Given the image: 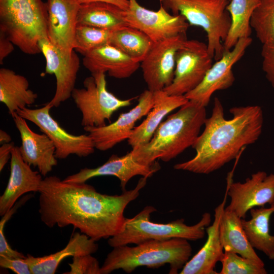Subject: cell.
<instances>
[{"label": "cell", "mask_w": 274, "mask_h": 274, "mask_svg": "<svg viewBox=\"0 0 274 274\" xmlns=\"http://www.w3.org/2000/svg\"><path fill=\"white\" fill-rule=\"evenodd\" d=\"M147 179L142 177L134 189L120 195H108L86 182L70 183L56 176L47 177L38 191L41 220L49 228L72 225L95 241L109 238L123 230L124 210L139 196Z\"/></svg>", "instance_id": "obj_1"}, {"label": "cell", "mask_w": 274, "mask_h": 274, "mask_svg": "<svg viewBox=\"0 0 274 274\" xmlns=\"http://www.w3.org/2000/svg\"><path fill=\"white\" fill-rule=\"evenodd\" d=\"M229 112L232 118L227 120L221 101L215 98L212 114L206 119L202 132L192 146L195 155L175 164V169L209 174L235 159L243 148L258 140L264 122L261 107H235Z\"/></svg>", "instance_id": "obj_2"}, {"label": "cell", "mask_w": 274, "mask_h": 274, "mask_svg": "<svg viewBox=\"0 0 274 274\" xmlns=\"http://www.w3.org/2000/svg\"><path fill=\"white\" fill-rule=\"evenodd\" d=\"M207 118L206 107L188 100L160 123L148 143L132 149L133 158L147 166L171 160L193 146Z\"/></svg>", "instance_id": "obj_3"}, {"label": "cell", "mask_w": 274, "mask_h": 274, "mask_svg": "<svg viewBox=\"0 0 274 274\" xmlns=\"http://www.w3.org/2000/svg\"><path fill=\"white\" fill-rule=\"evenodd\" d=\"M191 253L188 241L182 238L149 240L134 247L116 246L107 255L100 273L109 274L119 269L129 273L139 266L156 268L169 264V273L177 274L189 260Z\"/></svg>", "instance_id": "obj_4"}, {"label": "cell", "mask_w": 274, "mask_h": 274, "mask_svg": "<svg viewBox=\"0 0 274 274\" xmlns=\"http://www.w3.org/2000/svg\"><path fill=\"white\" fill-rule=\"evenodd\" d=\"M47 19L42 0H0V31L25 54L41 53L40 41L48 40Z\"/></svg>", "instance_id": "obj_5"}, {"label": "cell", "mask_w": 274, "mask_h": 274, "mask_svg": "<svg viewBox=\"0 0 274 274\" xmlns=\"http://www.w3.org/2000/svg\"><path fill=\"white\" fill-rule=\"evenodd\" d=\"M156 211L153 206H146L131 218H126L123 230L110 237L108 243L113 248L130 244L136 245L149 240L165 241L182 238L196 241L203 238L206 228L210 225L211 215L209 213L202 215L200 220L195 225L189 226L184 219L167 223L151 222V214Z\"/></svg>", "instance_id": "obj_6"}, {"label": "cell", "mask_w": 274, "mask_h": 274, "mask_svg": "<svg viewBox=\"0 0 274 274\" xmlns=\"http://www.w3.org/2000/svg\"><path fill=\"white\" fill-rule=\"evenodd\" d=\"M174 15L180 14L190 25L200 27L206 31L210 55L216 61L225 51L222 42L231 25V18L226 7L227 0H159Z\"/></svg>", "instance_id": "obj_7"}, {"label": "cell", "mask_w": 274, "mask_h": 274, "mask_svg": "<svg viewBox=\"0 0 274 274\" xmlns=\"http://www.w3.org/2000/svg\"><path fill=\"white\" fill-rule=\"evenodd\" d=\"M84 88H75L72 97L82 114L81 125L101 127L106 125L113 114L129 106L134 98L122 99L107 88L105 73H96L85 79Z\"/></svg>", "instance_id": "obj_8"}, {"label": "cell", "mask_w": 274, "mask_h": 274, "mask_svg": "<svg viewBox=\"0 0 274 274\" xmlns=\"http://www.w3.org/2000/svg\"><path fill=\"white\" fill-rule=\"evenodd\" d=\"M53 107L48 102L43 107L35 109L27 107L17 113L36 125L46 134L55 147L57 159L66 158L70 155L85 157L94 153L95 149L92 138L88 134L74 135L66 131L51 115Z\"/></svg>", "instance_id": "obj_9"}, {"label": "cell", "mask_w": 274, "mask_h": 274, "mask_svg": "<svg viewBox=\"0 0 274 274\" xmlns=\"http://www.w3.org/2000/svg\"><path fill=\"white\" fill-rule=\"evenodd\" d=\"M207 44L196 40H186L176 54L174 78L164 90L172 95H184L203 80L213 65Z\"/></svg>", "instance_id": "obj_10"}, {"label": "cell", "mask_w": 274, "mask_h": 274, "mask_svg": "<svg viewBox=\"0 0 274 274\" xmlns=\"http://www.w3.org/2000/svg\"><path fill=\"white\" fill-rule=\"evenodd\" d=\"M124 10L126 24L147 35L154 43L186 33L189 24L181 15H172L160 4L157 11L146 9L136 0H128Z\"/></svg>", "instance_id": "obj_11"}, {"label": "cell", "mask_w": 274, "mask_h": 274, "mask_svg": "<svg viewBox=\"0 0 274 274\" xmlns=\"http://www.w3.org/2000/svg\"><path fill=\"white\" fill-rule=\"evenodd\" d=\"M252 42L250 37L242 38L232 49L225 50L222 57L213 64L201 82L185 94V97L201 106H208L214 92L228 89L233 85L235 81L233 66L244 56Z\"/></svg>", "instance_id": "obj_12"}, {"label": "cell", "mask_w": 274, "mask_h": 274, "mask_svg": "<svg viewBox=\"0 0 274 274\" xmlns=\"http://www.w3.org/2000/svg\"><path fill=\"white\" fill-rule=\"evenodd\" d=\"M186 40V34L183 33L154 43L140 64L149 90H162L172 84L176 52Z\"/></svg>", "instance_id": "obj_13"}, {"label": "cell", "mask_w": 274, "mask_h": 274, "mask_svg": "<svg viewBox=\"0 0 274 274\" xmlns=\"http://www.w3.org/2000/svg\"><path fill=\"white\" fill-rule=\"evenodd\" d=\"M226 190L230 201L225 209L245 219L251 209L274 202V174L258 171L243 183L233 182L230 179Z\"/></svg>", "instance_id": "obj_14"}, {"label": "cell", "mask_w": 274, "mask_h": 274, "mask_svg": "<svg viewBox=\"0 0 274 274\" xmlns=\"http://www.w3.org/2000/svg\"><path fill=\"white\" fill-rule=\"evenodd\" d=\"M138 104L129 111L123 113L113 123L101 127H85L84 130L92 138L95 149L104 151L128 140L135 123L147 116L154 105L153 92L148 89L139 96Z\"/></svg>", "instance_id": "obj_15"}, {"label": "cell", "mask_w": 274, "mask_h": 274, "mask_svg": "<svg viewBox=\"0 0 274 274\" xmlns=\"http://www.w3.org/2000/svg\"><path fill=\"white\" fill-rule=\"evenodd\" d=\"M40 47L46 60L45 73L54 74L56 81L55 94L49 102L53 107H58L72 96L80 68V59L75 50L70 54L65 53L48 39L41 40Z\"/></svg>", "instance_id": "obj_16"}, {"label": "cell", "mask_w": 274, "mask_h": 274, "mask_svg": "<svg viewBox=\"0 0 274 274\" xmlns=\"http://www.w3.org/2000/svg\"><path fill=\"white\" fill-rule=\"evenodd\" d=\"M48 40L63 52L74 50L75 37L80 7L75 0H47Z\"/></svg>", "instance_id": "obj_17"}, {"label": "cell", "mask_w": 274, "mask_h": 274, "mask_svg": "<svg viewBox=\"0 0 274 274\" xmlns=\"http://www.w3.org/2000/svg\"><path fill=\"white\" fill-rule=\"evenodd\" d=\"M160 168L155 162L151 166L141 164L133 158L130 152L125 155L119 156L113 154L103 164L93 168H84L79 172L70 175L63 180L70 183H85L88 180L98 176H113L120 182L122 191H126L128 182L135 176L150 178Z\"/></svg>", "instance_id": "obj_18"}, {"label": "cell", "mask_w": 274, "mask_h": 274, "mask_svg": "<svg viewBox=\"0 0 274 274\" xmlns=\"http://www.w3.org/2000/svg\"><path fill=\"white\" fill-rule=\"evenodd\" d=\"M12 117L20 135L19 150L22 159L29 165L37 167L40 173L46 176L57 164L53 143L46 134L32 131L26 120L17 113Z\"/></svg>", "instance_id": "obj_19"}, {"label": "cell", "mask_w": 274, "mask_h": 274, "mask_svg": "<svg viewBox=\"0 0 274 274\" xmlns=\"http://www.w3.org/2000/svg\"><path fill=\"white\" fill-rule=\"evenodd\" d=\"M10 174L8 184L0 197V215L4 216L22 195L38 192L42 175L33 170L21 156L19 147L14 146L10 158Z\"/></svg>", "instance_id": "obj_20"}, {"label": "cell", "mask_w": 274, "mask_h": 274, "mask_svg": "<svg viewBox=\"0 0 274 274\" xmlns=\"http://www.w3.org/2000/svg\"><path fill=\"white\" fill-rule=\"evenodd\" d=\"M227 192L226 190L222 202L215 209L214 220L206 228L207 239L199 251L185 264L180 274H218L215 267L224 255L221 244L219 226L220 219L225 209Z\"/></svg>", "instance_id": "obj_21"}, {"label": "cell", "mask_w": 274, "mask_h": 274, "mask_svg": "<svg viewBox=\"0 0 274 274\" xmlns=\"http://www.w3.org/2000/svg\"><path fill=\"white\" fill-rule=\"evenodd\" d=\"M82 63L91 74L107 73L110 77L119 79L130 77L141 64L110 44L87 52L83 55Z\"/></svg>", "instance_id": "obj_22"}, {"label": "cell", "mask_w": 274, "mask_h": 274, "mask_svg": "<svg viewBox=\"0 0 274 274\" xmlns=\"http://www.w3.org/2000/svg\"><path fill=\"white\" fill-rule=\"evenodd\" d=\"M154 105L146 119L135 127L127 140L132 149L148 143L155 131L169 113L188 101L184 95H172L164 90L153 92Z\"/></svg>", "instance_id": "obj_23"}, {"label": "cell", "mask_w": 274, "mask_h": 274, "mask_svg": "<svg viewBox=\"0 0 274 274\" xmlns=\"http://www.w3.org/2000/svg\"><path fill=\"white\" fill-rule=\"evenodd\" d=\"M95 242L85 234L76 232L60 251L43 257L27 255L25 259L32 274H54L65 258L95 253L98 248Z\"/></svg>", "instance_id": "obj_24"}, {"label": "cell", "mask_w": 274, "mask_h": 274, "mask_svg": "<svg viewBox=\"0 0 274 274\" xmlns=\"http://www.w3.org/2000/svg\"><path fill=\"white\" fill-rule=\"evenodd\" d=\"M242 218L224 209L220 221L219 233L224 250H230L264 266L262 259L250 244L242 225Z\"/></svg>", "instance_id": "obj_25"}, {"label": "cell", "mask_w": 274, "mask_h": 274, "mask_svg": "<svg viewBox=\"0 0 274 274\" xmlns=\"http://www.w3.org/2000/svg\"><path fill=\"white\" fill-rule=\"evenodd\" d=\"M28 87L24 76L9 68L0 69V101L7 107L11 116L35 102L38 94Z\"/></svg>", "instance_id": "obj_26"}, {"label": "cell", "mask_w": 274, "mask_h": 274, "mask_svg": "<svg viewBox=\"0 0 274 274\" xmlns=\"http://www.w3.org/2000/svg\"><path fill=\"white\" fill-rule=\"evenodd\" d=\"M269 208L251 209V218L242 219V225L248 239L254 249L263 253L269 259L274 260V235L269 233V220L274 213V202Z\"/></svg>", "instance_id": "obj_27"}, {"label": "cell", "mask_w": 274, "mask_h": 274, "mask_svg": "<svg viewBox=\"0 0 274 274\" xmlns=\"http://www.w3.org/2000/svg\"><path fill=\"white\" fill-rule=\"evenodd\" d=\"M124 12V10L117 6L103 2L80 5L78 24L114 30L127 25Z\"/></svg>", "instance_id": "obj_28"}, {"label": "cell", "mask_w": 274, "mask_h": 274, "mask_svg": "<svg viewBox=\"0 0 274 274\" xmlns=\"http://www.w3.org/2000/svg\"><path fill=\"white\" fill-rule=\"evenodd\" d=\"M261 0H230L226 7L231 18V25L227 37L223 43L225 50H229L237 41L250 37L252 28V15L260 4Z\"/></svg>", "instance_id": "obj_29"}, {"label": "cell", "mask_w": 274, "mask_h": 274, "mask_svg": "<svg viewBox=\"0 0 274 274\" xmlns=\"http://www.w3.org/2000/svg\"><path fill=\"white\" fill-rule=\"evenodd\" d=\"M154 43L143 31L126 25L112 31L109 44L141 63Z\"/></svg>", "instance_id": "obj_30"}, {"label": "cell", "mask_w": 274, "mask_h": 274, "mask_svg": "<svg viewBox=\"0 0 274 274\" xmlns=\"http://www.w3.org/2000/svg\"><path fill=\"white\" fill-rule=\"evenodd\" d=\"M250 26L262 44L274 40V0H261L252 15Z\"/></svg>", "instance_id": "obj_31"}, {"label": "cell", "mask_w": 274, "mask_h": 274, "mask_svg": "<svg viewBox=\"0 0 274 274\" xmlns=\"http://www.w3.org/2000/svg\"><path fill=\"white\" fill-rule=\"evenodd\" d=\"M112 31L78 24L75 32L74 50L84 55L95 48L109 44Z\"/></svg>", "instance_id": "obj_32"}, {"label": "cell", "mask_w": 274, "mask_h": 274, "mask_svg": "<svg viewBox=\"0 0 274 274\" xmlns=\"http://www.w3.org/2000/svg\"><path fill=\"white\" fill-rule=\"evenodd\" d=\"M219 274H266L265 266L230 250H224Z\"/></svg>", "instance_id": "obj_33"}, {"label": "cell", "mask_w": 274, "mask_h": 274, "mask_svg": "<svg viewBox=\"0 0 274 274\" xmlns=\"http://www.w3.org/2000/svg\"><path fill=\"white\" fill-rule=\"evenodd\" d=\"M29 195L24 196L4 216L0 221V255L11 258H25L22 253L12 249L8 244L4 233V227L7 222L11 218L17 210L29 198Z\"/></svg>", "instance_id": "obj_34"}, {"label": "cell", "mask_w": 274, "mask_h": 274, "mask_svg": "<svg viewBox=\"0 0 274 274\" xmlns=\"http://www.w3.org/2000/svg\"><path fill=\"white\" fill-rule=\"evenodd\" d=\"M68 265L70 270L64 274H101V266L97 259L91 254L74 256L73 262Z\"/></svg>", "instance_id": "obj_35"}, {"label": "cell", "mask_w": 274, "mask_h": 274, "mask_svg": "<svg viewBox=\"0 0 274 274\" xmlns=\"http://www.w3.org/2000/svg\"><path fill=\"white\" fill-rule=\"evenodd\" d=\"M262 68L267 81L274 88V40L263 44Z\"/></svg>", "instance_id": "obj_36"}, {"label": "cell", "mask_w": 274, "mask_h": 274, "mask_svg": "<svg viewBox=\"0 0 274 274\" xmlns=\"http://www.w3.org/2000/svg\"><path fill=\"white\" fill-rule=\"evenodd\" d=\"M25 258H11L0 255V266L17 274H32Z\"/></svg>", "instance_id": "obj_37"}, {"label": "cell", "mask_w": 274, "mask_h": 274, "mask_svg": "<svg viewBox=\"0 0 274 274\" xmlns=\"http://www.w3.org/2000/svg\"><path fill=\"white\" fill-rule=\"evenodd\" d=\"M14 44L2 31H0V64L3 63L4 60L14 50Z\"/></svg>", "instance_id": "obj_38"}, {"label": "cell", "mask_w": 274, "mask_h": 274, "mask_svg": "<svg viewBox=\"0 0 274 274\" xmlns=\"http://www.w3.org/2000/svg\"><path fill=\"white\" fill-rule=\"evenodd\" d=\"M12 142L2 145L0 147V172L4 169L6 164L11 158L12 149L14 147Z\"/></svg>", "instance_id": "obj_39"}, {"label": "cell", "mask_w": 274, "mask_h": 274, "mask_svg": "<svg viewBox=\"0 0 274 274\" xmlns=\"http://www.w3.org/2000/svg\"><path fill=\"white\" fill-rule=\"evenodd\" d=\"M80 5L88 4L93 2H103L111 4L118 6L123 10H126L128 8V0H75Z\"/></svg>", "instance_id": "obj_40"}, {"label": "cell", "mask_w": 274, "mask_h": 274, "mask_svg": "<svg viewBox=\"0 0 274 274\" xmlns=\"http://www.w3.org/2000/svg\"><path fill=\"white\" fill-rule=\"evenodd\" d=\"M12 139L11 136L5 131L0 130V143L1 145L5 143L11 142Z\"/></svg>", "instance_id": "obj_41"}, {"label": "cell", "mask_w": 274, "mask_h": 274, "mask_svg": "<svg viewBox=\"0 0 274 274\" xmlns=\"http://www.w3.org/2000/svg\"><path fill=\"white\" fill-rule=\"evenodd\" d=\"M227 1H230V0H227Z\"/></svg>", "instance_id": "obj_42"}]
</instances>
